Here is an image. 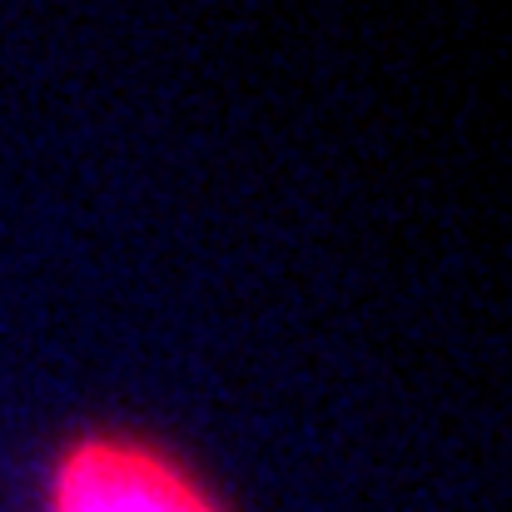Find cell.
Here are the masks:
<instances>
[{
  "label": "cell",
  "instance_id": "6da1fadb",
  "mask_svg": "<svg viewBox=\"0 0 512 512\" xmlns=\"http://www.w3.org/2000/svg\"><path fill=\"white\" fill-rule=\"evenodd\" d=\"M35 512H239L179 443L135 423H80L45 458Z\"/></svg>",
  "mask_w": 512,
  "mask_h": 512
}]
</instances>
